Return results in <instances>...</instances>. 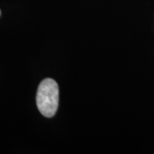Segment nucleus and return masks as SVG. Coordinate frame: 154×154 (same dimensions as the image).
<instances>
[{"mask_svg": "<svg viewBox=\"0 0 154 154\" xmlns=\"http://www.w3.org/2000/svg\"><path fill=\"white\" fill-rule=\"evenodd\" d=\"M59 101V88L53 79L43 80L38 88L36 94V104L39 112L45 117L55 115Z\"/></svg>", "mask_w": 154, "mask_h": 154, "instance_id": "obj_1", "label": "nucleus"}, {"mask_svg": "<svg viewBox=\"0 0 154 154\" xmlns=\"http://www.w3.org/2000/svg\"><path fill=\"white\" fill-rule=\"evenodd\" d=\"M0 14H1V11H0Z\"/></svg>", "mask_w": 154, "mask_h": 154, "instance_id": "obj_2", "label": "nucleus"}]
</instances>
